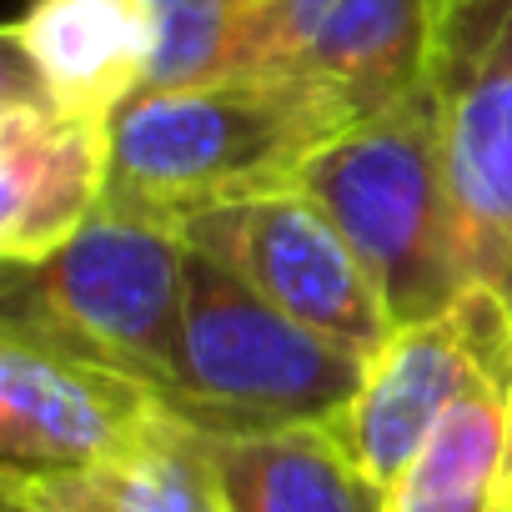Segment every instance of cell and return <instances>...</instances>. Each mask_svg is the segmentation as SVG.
I'll list each match as a JSON object with an SVG mask.
<instances>
[{
    "label": "cell",
    "instance_id": "cell-1",
    "mask_svg": "<svg viewBox=\"0 0 512 512\" xmlns=\"http://www.w3.org/2000/svg\"><path fill=\"white\" fill-rule=\"evenodd\" d=\"M352 116L287 76H211L126 101L111 116L106 206L161 226L287 191Z\"/></svg>",
    "mask_w": 512,
    "mask_h": 512
},
{
    "label": "cell",
    "instance_id": "cell-2",
    "mask_svg": "<svg viewBox=\"0 0 512 512\" xmlns=\"http://www.w3.org/2000/svg\"><path fill=\"white\" fill-rule=\"evenodd\" d=\"M297 186L352 241L397 332L442 317L477 287L427 86L347 121L312 151Z\"/></svg>",
    "mask_w": 512,
    "mask_h": 512
},
{
    "label": "cell",
    "instance_id": "cell-3",
    "mask_svg": "<svg viewBox=\"0 0 512 512\" xmlns=\"http://www.w3.org/2000/svg\"><path fill=\"white\" fill-rule=\"evenodd\" d=\"M362 377V357L302 327L216 256L191 246L181 337L161 382L171 417L211 437L337 422Z\"/></svg>",
    "mask_w": 512,
    "mask_h": 512
},
{
    "label": "cell",
    "instance_id": "cell-4",
    "mask_svg": "<svg viewBox=\"0 0 512 512\" xmlns=\"http://www.w3.org/2000/svg\"><path fill=\"white\" fill-rule=\"evenodd\" d=\"M186 256L191 246L176 226L101 206L61 251L41 262H6L0 317L111 362L161 397L181 337Z\"/></svg>",
    "mask_w": 512,
    "mask_h": 512
},
{
    "label": "cell",
    "instance_id": "cell-5",
    "mask_svg": "<svg viewBox=\"0 0 512 512\" xmlns=\"http://www.w3.org/2000/svg\"><path fill=\"white\" fill-rule=\"evenodd\" d=\"M427 91L472 282L512 312V0H432Z\"/></svg>",
    "mask_w": 512,
    "mask_h": 512
},
{
    "label": "cell",
    "instance_id": "cell-6",
    "mask_svg": "<svg viewBox=\"0 0 512 512\" xmlns=\"http://www.w3.org/2000/svg\"><path fill=\"white\" fill-rule=\"evenodd\" d=\"M186 246L216 256L251 292L322 332L342 352L372 362L392 337L387 302L337 221L302 191H267L181 226Z\"/></svg>",
    "mask_w": 512,
    "mask_h": 512
},
{
    "label": "cell",
    "instance_id": "cell-7",
    "mask_svg": "<svg viewBox=\"0 0 512 512\" xmlns=\"http://www.w3.org/2000/svg\"><path fill=\"white\" fill-rule=\"evenodd\" d=\"M502 372H512V312L497 292L472 287L442 317L402 327L367 362L357 397L327 427L372 482L392 487L447 412Z\"/></svg>",
    "mask_w": 512,
    "mask_h": 512
},
{
    "label": "cell",
    "instance_id": "cell-8",
    "mask_svg": "<svg viewBox=\"0 0 512 512\" xmlns=\"http://www.w3.org/2000/svg\"><path fill=\"white\" fill-rule=\"evenodd\" d=\"M432 0H262L216 76H287L352 121L427 86Z\"/></svg>",
    "mask_w": 512,
    "mask_h": 512
},
{
    "label": "cell",
    "instance_id": "cell-9",
    "mask_svg": "<svg viewBox=\"0 0 512 512\" xmlns=\"http://www.w3.org/2000/svg\"><path fill=\"white\" fill-rule=\"evenodd\" d=\"M166 417L151 382L0 317V467H86Z\"/></svg>",
    "mask_w": 512,
    "mask_h": 512
},
{
    "label": "cell",
    "instance_id": "cell-10",
    "mask_svg": "<svg viewBox=\"0 0 512 512\" xmlns=\"http://www.w3.org/2000/svg\"><path fill=\"white\" fill-rule=\"evenodd\" d=\"M0 51V256L41 262L106 206L111 121L66 111L11 46Z\"/></svg>",
    "mask_w": 512,
    "mask_h": 512
},
{
    "label": "cell",
    "instance_id": "cell-11",
    "mask_svg": "<svg viewBox=\"0 0 512 512\" xmlns=\"http://www.w3.org/2000/svg\"><path fill=\"white\" fill-rule=\"evenodd\" d=\"M0 46H11L66 111L111 121L141 96L161 26L151 0H31Z\"/></svg>",
    "mask_w": 512,
    "mask_h": 512
},
{
    "label": "cell",
    "instance_id": "cell-12",
    "mask_svg": "<svg viewBox=\"0 0 512 512\" xmlns=\"http://www.w3.org/2000/svg\"><path fill=\"white\" fill-rule=\"evenodd\" d=\"M0 502L31 512H231L206 437L171 412L131 447L86 467H0Z\"/></svg>",
    "mask_w": 512,
    "mask_h": 512
},
{
    "label": "cell",
    "instance_id": "cell-13",
    "mask_svg": "<svg viewBox=\"0 0 512 512\" xmlns=\"http://www.w3.org/2000/svg\"><path fill=\"white\" fill-rule=\"evenodd\" d=\"M201 437L231 512H387V487L347 457L327 422Z\"/></svg>",
    "mask_w": 512,
    "mask_h": 512
},
{
    "label": "cell",
    "instance_id": "cell-14",
    "mask_svg": "<svg viewBox=\"0 0 512 512\" xmlns=\"http://www.w3.org/2000/svg\"><path fill=\"white\" fill-rule=\"evenodd\" d=\"M387 512H512V372L487 377L447 412L387 487Z\"/></svg>",
    "mask_w": 512,
    "mask_h": 512
},
{
    "label": "cell",
    "instance_id": "cell-15",
    "mask_svg": "<svg viewBox=\"0 0 512 512\" xmlns=\"http://www.w3.org/2000/svg\"><path fill=\"white\" fill-rule=\"evenodd\" d=\"M262 6V0H151L156 26H161V46H156V66L141 86L146 91H166V86H191V81H211L241 31V21Z\"/></svg>",
    "mask_w": 512,
    "mask_h": 512
},
{
    "label": "cell",
    "instance_id": "cell-16",
    "mask_svg": "<svg viewBox=\"0 0 512 512\" xmlns=\"http://www.w3.org/2000/svg\"><path fill=\"white\" fill-rule=\"evenodd\" d=\"M0 512H31V507H21V502H0Z\"/></svg>",
    "mask_w": 512,
    "mask_h": 512
}]
</instances>
